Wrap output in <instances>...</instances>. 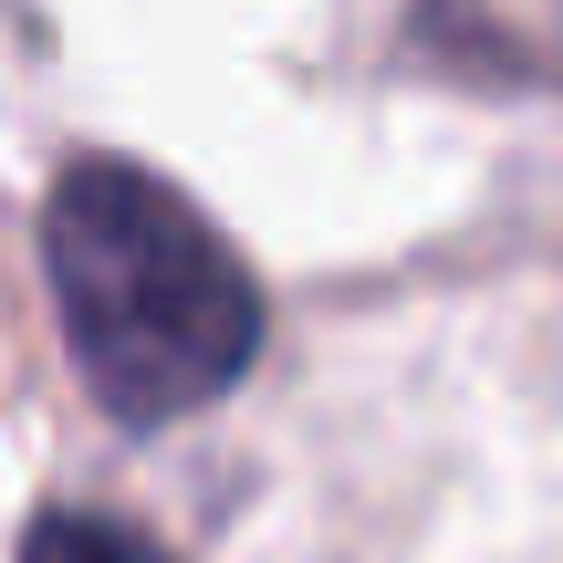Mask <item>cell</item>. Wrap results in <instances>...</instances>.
<instances>
[{
    "mask_svg": "<svg viewBox=\"0 0 563 563\" xmlns=\"http://www.w3.org/2000/svg\"><path fill=\"white\" fill-rule=\"evenodd\" d=\"M21 563H167V553L136 522H115V511H42L21 532Z\"/></svg>",
    "mask_w": 563,
    "mask_h": 563,
    "instance_id": "obj_2",
    "label": "cell"
},
{
    "mask_svg": "<svg viewBox=\"0 0 563 563\" xmlns=\"http://www.w3.org/2000/svg\"><path fill=\"white\" fill-rule=\"evenodd\" d=\"M42 282L104 418L167 428L251 376L262 282L188 188L136 157H74L42 199Z\"/></svg>",
    "mask_w": 563,
    "mask_h": 563,
    "instance_id": "obj_1",
    "label": "cell"
}]
</instances>
